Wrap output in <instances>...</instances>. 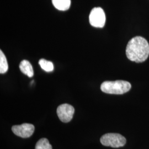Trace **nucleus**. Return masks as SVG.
Listing matches in <instances>:
<instances>
[{
  "label": "nucleus",
  "instance_id": "1",
  "mask_svg": "<svg viewBox=\"0 0 149 149\" xmlns=\"http://www.w3.org/2000/svg\"><path fill=\"white\" fill-rule=\"evenodd\" d=\"M126 55L130 60L136 63H142L148 59L149 55V44L141 37L132 38L128 43Z\"/></svg>",
  "mask_w": 149,
  "mask_h": 149
},
{
  "label": "nucleus",
  "instance_id": "2",
  "mask_svg": "<svg viewBox=\"0 0 149 149\" xmlns=\"http://www.w3.org/2000/svg\"><path fill=\"white\" fill-rule=\"evenodd\" d=\"M131 87V84L128 81L117 80L103 82L101 86V90L108 94L122 95L128 92Z\"/></svg>",
  "mask_w": 149,
  "mask_h": 149
},
{
  "label": "nucleus",
  "instance_id": "3",
  "mask_svg": "<svg viewBox=\"0 0 149 149\" xmlns=\"http://www.w3.org/2000/svg\"><path fill=\"white\" fill-rule=\"evenodd\" d=\"M101 144L114 148L122 147L126 144V139L118 133H108L103 135L100 139Z\"/></svg>",
  "mask_w": 149,
  "mask_h": 149
},
{
  "label": "nucleus",
  "instance_id": "4",
  "mask_svg": "<svg viewBox=\"0 0 149 149\" xmlns=\"http://www.w3.org/2000/svg\"><path fill=\"white\" fill-rule=\"evenodd\" d=\"M91 25L96 28H103L106 22V15L101 7H95L91 11L89 16Z\"/></svg>",
  "mask_w": 149,
  "mask_h": 149
},
{
  "label": "nucleus",
  "instance_id": "5",
  "mask_svg": "<svg viewBox=\"0 0 149 149\" xmlns=\"http://www.w3.org/2000/svg\"><path fill=\"white\" fill-rule=\"evenodd\" d=\"M57 114L60 120L64 123H68L71 120L74 114V109L69 104H63L57 108Z\"/></svg>",
  "mask_w": 149,
  "mask_h": 149
},
{
  "label": "nucleus",
  "instance_id": "6",
  "mask_svg": "<svg viewBox=\"0 0 149 149\" xmlns=\"http://www.w3.org/2000/svg\"><path fill=\"white\" fill-rule=\"evenodd\" d=\"M34 126L30 123H24L19 125H14L12 127L13 133L18 136L27 138L31 136L34 132Z\"/></svg>",
  "mask_w": 149,
  "mask_h": 149
},
{
  "label": "nucleus",
  "instance_id": "7",
  "mask_svg": "<svg viewBox=\"0 0 149 149\" xmlns=\"http://www.w3.org/2000/svg\"><path fill=\"white\" fill-rule=\"evenodd\" d=\"M19 69L23 74H26L29 77H32L34 76L33 68L28 60H23L19 64Z\"/></svg>",
  "mask_w": 149,
  "mask_h": 149
},
{
  "label": "nucleus",
  "instance_id": "8",
  "mask_svg": "<svg viewBox=\"0 0 149 149\" xmlns=\"http://www.w3.org/2000/svg\"><path fill=\"white\" fill-rule=\"evenodd\" d=\"M54 6L60 11H66L69 9L71 0H52Z\"/></svg>",
  "mask_w": 149,
  "mask_h": 149
},
{
  "label": "nucleus",
  "instance_id": "9",
  "mask_svg": "<svg viewBox=\"0 0 149 149\" xmlns=\"http://www.w3.org/2000/svg\"><path fill=\"white\" fill-rule=\"evenodd\" d=\"M8 69V63L5 55L2 51L0 50V73L1 74H5Z\"/></svg>",
  "mask_w": 149,
  "mask_h": 149
},
{
  "label": "nucleus",
  "instance_id": "10",
  "mask_svg": "<svg viewBox=\"0 0 149 149\" xmlns=\"http://www.w3.org/2000/svg\"><path fill=\"white\" fill-rule=\"evenodd\" d=\"M39 64L42 69L47 72H52L54 70V65L52 62L45 59H40L39 61Z\"/></svg>",
  "mask_w": 149,
  "mask_h": 149
},
{
  "label": "nucleus",
  "instance_id": "11",
  "mask_svg": "<svg viewBox=\"0 0 149 149\" xmlns=\"http://www.w3.org/2000/svg\"><path fill=\"white\" fill-rule=\"evenodd\" d=\"M35 149H52V146L47 139H40L37 143Z\"/></svg>",
  "mask_w": 149,
  "mask_h": 149
}]
</instances>
